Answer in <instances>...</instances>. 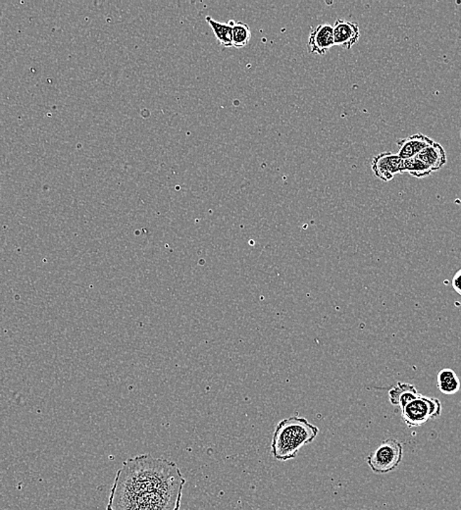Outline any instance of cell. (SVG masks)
Here are the masks:
<instances>
[{"label": "cell", "instance_id": "1", "mask_svg": "<svg viewBox=\"0 0 461 510\" xmlns=\"http://www.w3.org/2000/svg\"><path fill=\"white\" fill-rule=\"evenodd\" d=\"M185 484L176 463L137 455L118 470L106 510H180Z\"/></svg>", "mask_w": 461, "mask_h": 510}, {"label": "cell", "instance_id": "2", "mask_svg": "<svg viewBox=\"0 0 461 510\" xmlns=\"http://www.w3.org/2000/svg\"><path fill=\"white\" fill-rule=\"evenodd\" d=\"M319 434V429L307 418L290 416L276 426L271 443V453L279 462L297 457L302 448L309 445Z\"/></svg>", "mask_w": 461, "mask_h": 510}, {"label": "cell", "instance_id": "3", "mask_svg": "<svg viewBox=\"0 0 461 510\" xmlns=\"http://www.w3.org/2000/svg\"><path fill=\"white\" fill-rule=\"evenodd\" d=\"M401 417L409 428L420 427L442 414V403L436 398L418 394L401 408Z\"/></svg>", "mask_w": 461, "mask_h": 510}, {"label": "cell", "instance_id": "4", "mask_svg": "<svg viewBox=\"0 0 461 510\" xmlns=\"http://www.w3.org/2000/svg\"><path fill=\"white\" fill-rule=\"evenodd\" d=\"M403 457V445L399 441L389 438L384 441L376 450L370 453L367 457V463L374 473L385 474L396 469Z\"/></svg>", "mask_w": 461, "mask_h": 510}, {"label": "cell", "instance_id": "5", "mask_svg": "<svg viewBox=\"0 0 461 510\" xmlns=\"http://www.w3.org/2000/svg\"><path fill=\"white\" fill-rule=\"evenodd\" d=\"M403 160L393 152H383L373 157L371 169L375 176L382 181L389 182L399 174H403Z\"/></svg>", "mask_w": 461, "mask_h": 510}, {"label": "cell", "instance_id": "6", "mask_svg": "<svg viewBox=\"0 0 461 510\" xmlns=\"http://www.w3.org/2000/svg\"><path fill=\"white\" fill-rule=\"evenodd\" d=\"M334 33L332 25H318L310 32L307 41V51L310 54L324 55L334 46Z\"/></svg>", "mask_w": 461, "mask_h": 510}, {"label": "cell", "instance_id": "7", "mask_svg": "<svg viewBox=\"0 0 461 510\" xmlns=\"http://www.w3.org/2000/svg\"><path fill=\"white\" fill-rule=\"evenodd\" d=\"M333 33H334L335 46H342L347 51L359 43L361 39L359 24L347 20L338 19L333 26Z\"/></svg>", "mask_w": 461, "mask_h": 510}, {"label": "cell", "instance_id": "8", "mask_svg": "<svg viewBox=\"0 0 461 510\" xmlns=\"http://www.w3.org/2000/svg\"><path fill=\"white\" fill-rule=\"evenodd\" d=\"M432 142V139L423 134L409 135V137L399 140L396 142V145H399L398 154H396L403 160L413 159V157L420 154Z\"/></svg>", "mask_w": 461, "mask_h": 510}, {"label": "cell", "instance_id": "9", "mask_svg": "<svg viewBox=\"0 0 461 510\" xmlns=\"http://www.w3.org/2000/svg\"><path fill=\"white\" fill-rule=\"evenodd\" d=\"M414 157L420 160L426 167L431 170L432 173L442 169L447 164V154H446L445 149L435 140H433L420 154Z\"/></svg>", "mask_w": 461, "mask_h": 510}, {"label": "cell", "instance_id": "10", "mask_svg": "<svg viewBox=\"0 0 461 510\" xmlns=\"http://www.w3.org/2000/svg\"><path fill=\"white\" fill-rule=\"evenodd\" d=\"M415 387L408 383H398L389 391V403L394 406L403 408L418 395Z\"/></svg>", "mask_w": 461, "mask_h": 510}, {"label": "cell", "instance_id": "11", "mask_svg": "<svg viewBox=\"0 0 461 510\" xmlns=\"http://www.w3.org/2000/svg\"><path fill=\"white\" fill-rule=\"evenodd\" d=\"M206 22L215 34L217 41L224 48H233V23L234 21L220 22L206 17Z\"/></svg>", "mask_w": 461, "mask_h": 510}, {"label": "cell", "instance_id": "12", "mask_svg": "<svg viewBox=\"0 0 461 510\" xmlns=\"http://www.w3.org/2000/svg\"><path fill=\"white\" fill-rule=\"evenodd\" d=\"M438 388L443 395H455L460 390V380L453 369H442L437 377Z\"/></svg>", "mask_w": 461, "mask_h": 510}, {"label": "cell", "instance_id": "13", "mask_svg": "<svg viewBox=\"0 0 461 510\" xmlns=\"http://www.w3.org/2000/svg\"><path fill=\"white\" fill-rule=\"evenodd\" d=\"M251 39L250 26L243 22L233 23V48H243L248 46Z\"/></svg>", "mask_w": 461, "mask_h": 510}, {"label": "cell", "instance_id": "14", "mask_svg": "<svg viewBox=\"0 0 461 510\" xmlns=\"http://www.w3.org/2000/svg\"><path fill=\"white\" fill-rule=\"evenodd\" d=\"M403 173H408L409 175H411V176L415 177V178L418 179L425 178V177L432 174L431 170L429 169L428 167H426L425 165H424L420 160L416 159V157L403 160Z\"/></svg>", "mask_w": 461, "mask_h": 510}, {"label": "cell", "instance_id": "15", "mask_svg": "<svg viewBox=\"0 0 461 510\" xmlns=\"http://www.w3.org/2000/svg\"><path fill=\"white\" fill-rule=\"evenodd\" d=\"M453 290L461 297V269L458 270L453 276L452 282Z\"/></svg>", "mask_w": 461, "mask_h": 510}, {"label": "cell", "instance_id": "16", "mask_svg": "<svg viewBox=\"0 0 461 510\" xmlns=\"http://www.w3.org/2000/svg\"><path fill=\"white\" fill-rule=\"evenodd\" d=\"M460 135H461V130H460Z\"/></svg>", "mask_w": 461, "mask_h": 510}]
</instances>
